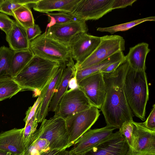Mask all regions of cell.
Segmentation results:
<instances>
[{
    "instance_id": "cell-27",
    "label": "cell",
    "mask_w": 155,
    "mask_h": 155,
    "mask_svg": "<svg viewBox=\"0 0 155 155\" xmlns=\"http://www.w3.org/2000/svg\"><path fill=\"white\" fill-rule=\"evenodd\" d=\"M14 53L9 48L0 47V77H11L10 64Z\"/></svg>"
},
{
    "instance_id": "cell-20",
    "label": "cell",
    "mask_w": 155,
    "mask_h": 155,
    "mask_svg": "<svg viewBox=\"0 0 155 155\" xmlns=\"http://www.w3.org/2000/svg\"><path fill=\"white\" fill-rule=\"evenodd\" d=\"M6 40L9 48L14 51L29 49L30 42L26 29L15 21L12 29L6 35Z\"/></svg>"
},
{
    "instance_id": "cell-32",
    "label": "cell",
    "mask_w": 155,
    "mask_h": 155,
    "mask_svg": "<svg viewBox=\"0 0 155 155\" xmlns=\"http://www.w3.org/2000/svg\"><path fill=\"white\" fill-rule=\"evenodd\" d=\"M131 121H127L123 123L119 130L125 138L130 147L131 143L133 130Z\"/></svg>"
},
{
    "instance_id": "cell-34",
    "label": "cell",
    "mask_w": 155,
    "mask_h": 155,
    "mask_svg": "<svg viewBox=\"0 0 155 155\" xmlns=\"http://www.w3.org/2000/svg\"><path fill=\"white\" fill-rule=\"evenodd\" d=\"M45 90H42L40 94L38 97L33 105L29 107L26 113V116L24 119L26 125L29 121L35 114L37 107L44 96Z\"/></svg>"
},
{
    "instance_id": "cell-37",
    "label": "cell",
    "mask_w": 155,
    "mask_h": 155,
    "mask_svg": "<svg viewBox=\"0 0 155 155\" xmlns=\"http://www.w3.org/2000/svg\"><path fill=\"white\" fill-rule=\"evenodd\" d=\"M137 0H114L112 5V10L132 6Z\"/></svg>"
},
{
    "instance_id": "cell-30",
    "label": "cell",
    "mask_w": 155,
    "mask_h": 155,
    "mask_svg": "<svg viewBox=\"0 0 155 155\" xmlns=\"http://www.w3.org/2000/svg\"><path fill=\"white\" fill-rule=\"evenodd\" d=\"M48 18L49 23L47 25V29L54 25H59L70 21L75 18L71 14L63 12L57 13H46Z\"/></svg>"
},
{
    "instance_id": "cell-18",
    "label": "cell",
    "mask_w": 155,
    "mask_h": 155,
    "mask_svg": "<svg viewBox=\"0 0 155 155\" xmlns=\"http://www.w3.org/2000/svg\"><path fill=\"white\" fill-rule=\"evenodd\" d=\"M81 0H38L32 4L33 9L42 13L58 11L71 14Z\"/></svg>"
},
{
    "instance_id": "cell-12",
    "label": "cell",
    "mask_w": 155,
    "mask_h": 155,
    "mask_svg": "<svg viewBox=\"0 0 155 155\" xmlns=\"http://www.w3.org/2000/svg\"><path fill=\"white\" fill-rule=\"evenodd\" d=\"M77 84L92 104L101 109L106 92L103 73L98 72L89 75Z\"/></svg>"
},
{
    "instance_id": "cell-31",
    "label": "cell",
    "mask_w": 155,
    "mask_h": 155,
    "mask_svg": "<svg viewBox=\"0 0 155 155\" xmlns=\"http://www.w3.org/2000/svg\"><path fill=\"white\" fill-rule=\"evenodd\" d=\"M37 114L36 111L35 115L24 127L23 140L25 150L28 146L29 141L32 135L37 130L38 124Z\"/></svg>"
},
{
    "instance_id": "cell-36",
    "label": "cell",
    "mask_w": 155,
    "mask_h": 155,
    "mask_svg": "<svg viewBox=\"0 0 155 155\" xmlns=\"http://www.w3.org/2000/svg\"><path fill=\"white\" fill-rule=\"evenodd\" d=\"M147 128L155 131V104L153 105L147 120L143 122Z\"/></svg>"
},
{
    "instance_id": "cell-40",
    "label": "cell",
    "mask_w": 155,
    "mask_h": 155,
    "mask_svg": "<svg viewBox=\"0 0 155 155\" xmlns=\"http://www.w3.org/2000/svg\"><path fill=\"white\" fill-rule=\"evenodd\" d=\"M0 155H15L10 152H7L0 149Z\"/></svg>"
},
{
    "instance_id": "cell-21",
    "label": "cell",
    "mask_w": 155,
    "mask_h": 155,
    "mask_svg": "<svg viewBox=\"0 0 155 155\" xmlns=\"http://www.w3.org/2000/svg\"><path fill=\"white\" fill-rule=\"evenodd\" d=\"M76 68L74 62L67 64L65 67L61 81L50 103L48 111L54 112L60 99L67 91L70 81L75 76Z\"/></svg>"
},
{
    "instance_id": "cell-22",
    "label": "cell",
    "mask_w": 155,
    "mask_h": 155,
    "mask_svg": "<svg viewBox=\"0 0 155 155\" xmlns=\"http://www.w3.org/2000/svg\"><path fill=\"white\" fill-rule=\"evenodd\" d=\"M125 59L123 52L120 51L96 64L83 69L76 70L75 77L77 83L89 75L98 72H101L110 64Z\"/></svg>"
},
{
    "instance_id": "cell-41",
    "label": "cell",
    "mask_w": 155,
    "mask_h": 155,
    "mask_svg": "<svg viewBox=\"0 0 155 155\" xmlns=\"http://www.w3.org/2000/svg\"><path fill=\"white\" fill-rule=\"evenodd\" d=\"M1 0H0V2Z\"/></svg>"
},
{
    "instance_id": "cell-3",
    "label": "cell",
    "mask_w": 155,
    "mask_h": 155,
    "mask_svg": "<svg viewBox=\"0 0 155 155\" xmlns=\"http://www.w3.org/2000/svg\"><path fill=\"white\" fill-rule=\"evenodd\" d=\"M124 91L132 113L144 121L149 94L145 71H136L130 67L125 79Z\"/></svg>"
},
{
    "instance_id": "cell-28",
    "label": "cell",
    "mask_w": 155,
    "mask_h": 155,
    "mask_svg": "<svg viewBox=\"0 0 155 155\" xmlns=\"http://www.w3.org/2000/svg\"><path fill=\"white\" fill-rule=\"evenodd\" d=\"M50 150L48 141L39 138L29 143L23 155H41Z\"/></svg>"
},
{
    "instance_id": "cell-23",
    "label": "cell",
    "mask_w": 155,
    "mask_h": 155,
    "mask_svg": "<svg viewBox=\"0 0 155 155\" xmlns=\"http://www.w3.org/2000/svg\"><path fill=\"white\" fill-rule=\"evenodd\" d=\"M34 56L29 49L14 51L10 64L11 77L13 78L18 75Z\"/></svg>"
},
{
    "instance_id": "cell-13",
    "label": "cell",
    "mask_w": 155,
    "mask_h": 155,
    "mask_svg": "<svg viewBox=\"0 0 155 155\" xmlns=\"http://www.w3.org/2000/svg\"><path fill=\"white\" fill-rule=\"evenodd\" d=\"M114 0H81L71 14L76 19L85 21L97 20L112 10Z\"/></svg>"
},
{
    "instance_id": "cell-10",
    "label": "cell",
    "mask_w": 155,
    "mask_h": 155,
    "mask_svg": "<svg viewBox=\"0 0 155 155\" xmlns=\"http://www.w3.org/2000/svg\"><path fill=\"white\" fill-rule=\"evenodd\" d=\"M129 150L130 146L118 131L96 146L71 155H129Z\"/></svg>"
},
{
    "instance_id": "cell-11",
    "label": "cell",
    "mask_w": 155,
    "mask_h": 155,
    "mask_svg": "<svg viewBox=\"0 0 155 155\" xmlns=\"http://www.w3.org/2000/svg\"><path fill=\"white\" fill-rule=\"evenodd\" d=\"M88 30L86 21L75 18L68 22L54 25L47 29L46 35L67 46L79 34L87 33Z\"/></svg>"
},
{
    "instance_id": "cell-25",
    "label": "cell",
    "mask_w": 155,
    "mask_h": 155,
    "mask_svg": "<svg viewBox=\"0 0 155 155\" xmlns=\"http://www.w3.org/2000/svg\"><path fill=\"white\" fill-rule=\"evenodd\" d=\"M15 21L25 29L33 26L35 23L33 16L29 5H23L12 13Z\"/></svg>"
},
{
    "instance_id": "cell-16",
    "label": "cell",
    "mask_w": 155,
    "mask_h": 155,
    "mask_svg": "<svg viewBox=\"0 0 155 155\" xmlns=\"http://www.w3.org/2000/svg\"><path fill=\"white\" fill-rule=\"evenodd\" d=\"M24 128L13 129L0 133V149L15 155H23V137Z\"/></svg>"
},
{
    "instance_id": "cell-39",
    "label": "cell",
    "mask_w": 155,
    "mask_h": 155,
    "mask_svg": "<svg viewBox=\"0 0 155 155\" xmlns=\"http://www.w3.org/2000/svg\"><path fill=\"white\" fill-rule=\"evenodd\" d=\"M63 150L59 149L50 150L46 153H43L41 155H61Z\"/></svg>"
},
{
    "instance_id": "cell-15",
    "label": "cell",
    "mask_w": 155,
    "mask_h": 155,
    "mask_svg": "<svg viewBox=\"0 0 155 155\" xmlns=\"http://www.w3.org/2000/svg\"><path fill=\"white\" fill-rule=\"evenodd\" d=\"M115 129L106 125L100 128L89 129L75 141L68 151L69 154L80 153L96 146L110 137Z\"/></svg>"
},
{
    "instance_id": "cell-5",
    "label": "cell",
    "mask_w": 155,
    "mask_h": 155,
    "mask_svg": "<svg viewBox=\"0 0 155 155\" xmlns=\"http://www.w3.org/2000/svg\"><path fill=\"white\" fill-rule=\"evenodd\" d=\"M38 129L39 138L48 141L51 150L68 148L69 136L64 119L54 115L49 119H44Z\"/></svg>"
},
{
    "instance_id": "cell-4",
    "label": "cell",
    "mask_w": 155,
    "mask_h": 155,
    "mask_svg": "<svg viewBox=\"0 0 155 155\" xmlns=\"http://www.w3.org/2000/svg\"><path fill=\"white\" fill-rule=\"evenodd\" d=\"M29 49L34 56L61 65L74 61L69 47L47 36L45 32L30 42Z\"/></svg>"
},
{
    "instance_id": "cell-33",
    "label": "cell",
    "mask_w": 155,
    "mask_h": 155,
    "mask_svg": "<svg viewBox=\"0 0 155 155\" xmlns=\"http://www.w3.org/2000/svg\"><path fill=\"white\" fill-rule=\"evenodd\" d=\"M15 21L8 15L0 12V29L7 35L12 28Z\"/></svg>"
},
{
    "instance_id": "cell-35",
    "label": "cell",
    "mask_w": 155,
    "mask_h": 155,
    "mask_svg": "<svg viewBox=\"0 0 155 155\" xmlns=\"http://www.w3.org/2000/svg\"><path fill=\"white\" fill-rule=\"evenodd\" d=\"M28 41L30 42L41 35L42 31L38 25L35 24L31 27L26 29Z\"/></svg>"
},
{
    "instance_id": "cell-26",
    "label": "cell",
    "mask_w": 155,
    "mask_h": 155,
    "mask_svg": "<svg viewBox=\"0 0 155 155\" xmlns=\"http://www.w3.org/2000/svg\"><path fill=\"white\" fill-rule=\"evenodd\" d=\"M155 20V17L151 16L109 27H99L97 28V31L102 32H108L112 35L118 31L127 30L143 22L147 21H154Z\"/></svg>"
},
{
    "instance_id": "cell-6",
    "label": "cell",
    "mask_w": 155,
    "mask_h": 155,
    "mask_svg": "<svg viewBox=\"0 0 155 155\" xmlns=\"http://www.w3.org/2000/svg\"><path fill=\"white\" fill-rule=\"evenodd\" d=\"M125 49V41L121 36L106 35L101 37L100 43L93 52L76 70L83 69L99 63L116 53Z\"/></svg>"
},
{
    "instance_id": "cell-19",
    "label": "cell",
    "mask_w": 155,
    "mask_h": 155,
    "mask_svg": "<svg viewBox=\"0 0 155 155\" xmlns=\"http://www.w3.org/2000/svg\"><path fill=\"white\" fill-rule=\"evenodd\" d=\"M150 51L148 44L141 43L130 48L125 58L132 69L136 71H145L146 58Z\"/></svg>"
},
{
    "instance_id": "cell-24",
    "label": "cell",
    "mask_w": 155,
    "mask_h": 155,
    "mask_svg": "<svg viewBox=\"0 0 155 155\" xmlns=\"http://www.w3.org/2000/svg\"><path fill=\"white\" fill-rule=\"evenodd\" d=\"M21 90L22 88L13 78L0 77V101L10 98Z\"/></svg>"
},
{
    "instance_id": "cell-9",
    "label": "cell",
    "mask_w": 155,
    "mask_h": 155,
    "mask_svg": "<svg viewBox=\"0 0 155 155\" xmlns=\"http://www.w3.org/2000/svg\"><path fill=\"white\" fill-rule=\"evenodd\" d=\"M131 122L133 130L129 155H155V131L147 128L143 122Z\"/></svg>"
},
{
    "instance_id": "cell-29",
    "label": "cell",
    "mask_w": 155,
    "mask_h": 155,
    "mask_svg": "<svg viewBox=\"0 0 155 155\" xmlns=\"http://www.w3.org/2000/svg\"><path fill=\"white\" fill-rule=\"evenodd\" d=\"M38 0H1L0 12L12 16L13 12L21 7L35 3Z\"/></svg>"
},
{
    "instance_id": "cell-8",
    "label": "cell",
    "mask_w": 155,
    "mask_h": 155,
    "mask_svg": "<svg viewBox=\"0 0 155 155\" xmlns=\"http://www.w3.org/2000/svg\"><path fill=\"white\" fill-rule=\"evenodd\" d=\"M100 115L98 109L93 106L65 120L69 136L68 148L73 145L78 138L90 129Z\"/></svg>"
},
{
    "instance_id": "cell-38",
    "label": "cell",
    "mask_w": 155,
    "mask_h": 155,
    "mask_svg": "<svg viewBox=\"0 0 155 155\" xmlns=\"http://www.w3.org/2000/svg\"><path fill=\"white\" fill-rule=\"evenodd\" d=\"M126 59L115 62L105 68L101 72L103 73H110L115 71L116 69Z\"/></svg>"
},
{
    "instance_id": "cell-14",
    "label": "cell",
    "mask_w": 155,
    "mask_h": 155,
    "mask_svg": "<svg viewBox=\"0 0 155 155\" xmlns=\"http://www.w3.org/2000/svg\"><path fill=\"white\" fill-rule=\"evenodd\" d=\"M101 37L82 33L75 36L68 46L73 59L78 65L88 58L94 51L101 41Z\"/></svg>"
},
{
    "instance_id": "cell-17",
    "label": "cell",
    "mask_w": 155,
    "mask_h": 155,
    "mask_svg": "<svg viewBox=\"0 0 155 155\" xmlns=\"http://www.w3.org/2000/svg\"><path fill=\"white\" fill-rule=\"evenodd\" d=\"M66 65H61L49 84L44 88L43 97L39 104L36 111L38 123H41L47 116L49 105L52 97L61 80Z\"/></svg>"
},
{
    "instance_id": "cell-2",
    "label": "cell",
    "mask_w": 155,
    "mask_h": 155,
    "mask_svg": "<svg viewBox=\"0 0 155 155\" xmlns=\"http://www.w3.org/2000/svg\"><path fill=\"white\" fill-rule=\"evenodd\" d=\"M61 64L34 56L25 68L13 79L22 88L38 97L49 84Z\"/></svg>"
},
{
    "instance_id": "cell-7",
    "label": "cell",
    "mask_w": 155,
    "mask_h": 155,
    "mask_svg": "<svg viewBox=\"0 0 155 155\" xmlns=\"http://www.w3.org/2000/svg\"><path fill=\"white\" fill-rule=\"evenodd\" d=\"M93 106L84 92L78 87L70 89L59 101L54 115L65 120Z\"/></svg>"
},
{
    "instance_id": "cell-1",
    "label": "cell",
    "mask_w": 155,
    "mask_h": 155,
    "mask_svg": "<svg viewBox=\"0 0 155 155\" xmlns=\"http://www.w3.org/2000/svg\"><path fill=\"white\" fill-rule=\"evenodd\" d=\"M130 66L125 60L114 71L103 73L106 92L100 109L107 126L119 129L124 122L133 120V114L126 99L124 83Z\"/></svg>"
}]
</instances>
